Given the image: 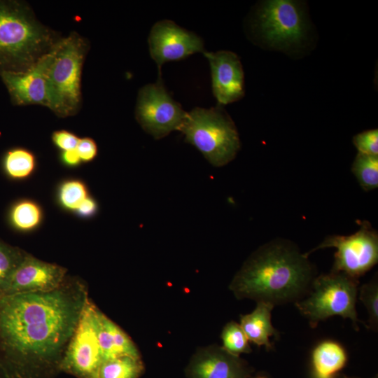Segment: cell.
<instances>
[{"mask_svg": "<svg viewBox=\"0 0 378 378\" xmlns=\"http://www.w3.org/2000/svg\"><path fill=\"white\" fill-rule=\"evenodd\" d=\"M255 25L267 46L281 50L300 45L307 31L302 7L290 0L264 1L257 11Z\"/></svg>", "mask_w": 378, "mask_h": 378, "instance_id": "obj_7", "label": "cell"}, {"mask_svg": "<svg viewBox=\"0 0 378 378\" xmlns=\"http://www.w3.org/2000/svg\"><path fill=\"white\" fill-rule=\"evenodd\" d=\"M179 130L216 167L232 160L240 147L233 121L220 107L193 108L186 113Z\"/></svg>", "mask_w": 378, "mask_h": 378, "instance_id": "obj_5", "label": "cell"}, {"mask_svg": "<svg viewBox=\"0 0 378 378\" xmlns=\"http://www.w3.org/2000/svg\"><path fill=\"white\" fill-rule=\"evenodd\" d=\"M61 160L65 165L69 167H76L81 162L76 149L63 151L61 155Z\"/></svg>", "mask_w": 378, "mask_h": 378, "instance_id": "obj_31", "label": "cell"}, {"mask_svg": "<svg viewBox=\"0 0 378 378\" xmlns=\"http://www.w3.org/2000/svg\"><path fill=\"white\" fill-rule=\"evenodd\" d=\"M148 45L150 55L159 69L167 62L183 59L195 52H205L201 37L169 20L158 21L152 27Z\"/></svg>", "mask_w": 378, "mask_h": 378, "instance_id": "obj_11", "label": "cell"}, {"mask_svg": "<svg viewBox=\"0 0 378 378\" xmlns=\"http://www.w3.org/2000/svg\"><path fill=\"white\" fill-rule=\"evenodd\" d=\"M144 372L141 358L120 356L103 360L94 378H140Z\"/></svg>", "mask_w": 378, "mask_h": 378, "instance_id": "obj_19", "label": "cell"}, {"mask_svg": "<svg viewBox=\"0 0 378 378\" xmlns=\"http://www.w3.org/2000/svg\"><path fill=\"white\" fill-rule=\"evenodd\" d=\"M135 113L142 128L155 139H160L174 130H179L187 113L173 99L159 79L140 89Z\"/></svg>", "mask_w": 378, "mask_h": 378, "instance_id": "obj_10", "label": "cell"}, {"mask_svg": "<svg viewBox=\"0 0 378 378\" xmlns=\"http://www.w3.org/2000/svg\"><path fill=\"white\" fill-rule=\"evenodd\" d=\"M76 150L83 162H90L94 159L97 155V146L95 141L90 138L79 139Z\"/></svg>", "mask_w": 378, "mask_h": 378, "instance_id": "obj_29", "label": "cell"}, {"mask_svg": "<svg viewBox=\"0 0 378 378\" xmlns=\"http://www.w3.org/2000/svg\"><path fill=\"white\" fill-rule=\"evenodd\" d=\"M352 172L363 190L377 188L378 156L358 153L352 164Z\"/></svg>", "mask_w": 378, "mask_h": 378, "instance_id": "obj_22", "label": "cell"}, {"mask_svg": "<svg viewBox=\"0 0 378 378\" xmlns=\"http://www.w3.org/2000/svg\"><path fill=\"white\" fill-rule=\"evenodd\" d=\"M185 374L187 378H248L252 370L240 356L211 344L197 349L185 368Z\"/></svg>", "mask_w": 378, "mask_h": 378, "instance_id": "obj_13", "label": "cell"}, {"mask_svg": "<svg viewBox=\"0 0 378 378\" xmlns=\"http://www.w3.org/2000/svg\"><path fill=\"white\" fill-rule=\"evenodd\" d=\"M344 348L338 342L324 340L312 353L313 378H336L347 362Z\"/></svg>", "mask_w": 378, "mask_h": 378, "instance_id": "obj_18", "label": "cell"}, {"mask_svg": "<svg viewBox=\"0 0 378 378\" xmlns=\"http://www.w3.org/2000/svg\"><path fill=\"white\" fill-rule=\"evenodd\" d=\"M329 247L336 248L331 272L343 273L356 279L369 271L378 260V235L365 222L354 234L330 236L304 255L308 258L311 253Z\"/></svg>", "mask_w": 378, "mask_h": 378, "instance_id": "obj_8", "label": "cell"}, {"mask_svg": "<svg viewBox=\"0 0 378 378\" xmlns=\"http://www.w3.org/2000/svg\"><path fill=\"white\" fill-rule=\"evenodd\" d=\"M97 211L96 201L88 196L77 208L76 212L81 217H90L95 214Z\"/></svg>", "mask_w": 378, "mask_h": 378, "instance_id": "obj_30", "label": "cell"}, {"mask_svg": "<svg viewBox=\"0 0 378 378\" xmlns=\"http://www.w3.org/2000/svg\"><path fill=\"white\" fill-rule=\"evenodd\" d=\"M223 347L229 353L239 356L251 351L249 340L240 326L235 321L227 323L221 332Z\"/></svg>", "mask_w": 378, "mask_h": 378, "instance_id": "obj_24", "label": "cell"}, {"mask_svg": "<svg viewBox=\"0 0 378 378\" xmlns=\"http://www.w3.org/2000/svg\"><path fill=\"white\" fill-rule=\"evenodd\" d=\"M66 269L27 253L0 293V297L19 293L47 292L65 281Z\"/></svg>", "mask_w": 378, "mask_h": 378, "instance_id": "obj_12", "label": "cell"}, {"mask_svg": "<svg viewBox=\"0 0 378 378\" xmlns=\"http://www.w3.org/2000/svg\"><path fill=\"white\" fill-rule=\"evenodd\" d=\"M359 300L368 311V328L372 330H377L378 327V284L377 280L363 284L360 287Z\"/></svg>", "mask_w": 378, "mask_h": 378, "instance_id": "obj_26", "label": "cell"}, {"mask_svg": "<svg viewBox=\"0 0 378 378\" xmlns=\"http://www.w3.org/2000/svg\"><path fill=\"white\" fill-rule=\"evenodd\" d=\"M96 328L103 360L120 356L141 358L130 337L98 307L96 309Z\"/></svg>", "mask_w": 378, "mask_h": 378, "instance_id": "obj_16", "label": "cell"}, {"mask_svg": "<svg viewBox=\"0 0 378 378\" xmlns=\"http://www.w3.org/2000/svg\"><path fill=\"white\" fill-rule=\"evenodd\" d=\"M86 47L83 39L72 33L59 39L49 52V108L59 116L73 115L80 106L81 73Z\"/></svg>", "mask_w": 378, "mask_h": 378, "instance_id": "obj_4", "label": "cell"}, {"mask_svg": "<svg viewBox=\"0 0 378 378\" xmlns=\"http://www.w3.org/2000/svg\"><path fill=\"white\" fill-rule=\"evenodd\" d=\"M353 143L358 153L378 156V130H370L357 134Z\"/></svg>", "mask_w": 378, "mask_h": 378, "instance_id": "obj_27", "label": "cell"}, {"mask_svg": "<svg viewBox=\"0 0 378 378\" xmlns=\"http://www.w3.org/2000/svg\"><path fill=\"white\" fill-rule=\"evenodd\" d=\"M86 284L0 297V372L4 378H54L83 308Z\"/></svg>", "mask_w": 378, "mask_h": 378, "instance_id": "obj_1", "label": "cell"}, {"mask_svg": "<svg viewBox=\"0 0 378 378\" xmlns=\"http://www.w3.org/2000/svg\"><path fill=\"white\" fill-rule=\"evenodd\" d=\"M211 74L212 90L219 104H227L244 95V71L239 57L227 50L204 52Z\"/></svg>", "mask_w": 378, "mask_h": 378, "instance_id": "obj_14", "label": "cell"}, {"mask_svg": "<svg viewBox=\"0 0 378 378\" xmlns=\"http://www.w3.org/2000/svg\"><path fill=\"white\" fill-rule=\"evenodd\" d=\"M27 253L0 240V293Z\"/></svg>", "mask_w": 378, "mask_h": 378, "instance_id": "obj_25", "label": "cell"}, {"mask_svg": "<svg viewBox=\"0 0 378 378\" xmlns=\"http://www.w3.org/2000/svg\"><path fill=\"white\" fill-rule=\"evenodd\" d=\"M358 279L343 273L331 272L320 275L313 280L309 295L296 301L295 305L312 328L330 316H340L349 318L358 330Z\"/></svg>", "mask_w": 378, "mask_h": 378, "instance_id": "obj_6", "label": "cell"}, {"mask_svg": "<svg viewBox=\"0 0 378 378\" xmlns=\"http://www.w3.org/2000/svg\"><path fill=\"white\" fill-rule=\"evenodd\" d=\"M248 378H269L268 377L263 374H251Z\"/></svg>", "mask_w": 378, "mask_h": 378, "instance_id": "obj_32", "label": "cell"}, {"mask_svg": "<svg viewBox=\"0 0 378 378\" xmlns=\"http://www.w3.org/2000/svg\"><path fill=\"white\" fill-rule=\"evenodd\" d=\"M42 217L40 206L30 200L15 202L8 215L11 225L21 232H28L36 228L41 223Z\"/></svg>", "mask_w": 378, "mask_h": 378, "instance_id": "obj_20", "label": "cell"}, {"mask_svg": "<svg viewBox=\"0 0 378 378\" xmlns=\"http://www.w3.org/2000/svg\"><path fill=\"white\" fill-rule=\"evenodd\" d=\"M97 308L89 298L62 361V372L77 378H94L103 361L96 328Z\"/></svg>", "mask_w": 378, "mask_h": 378, "instance_id": "obj_9", "label": "cell"}, {"mask_svg": "<svg viewBox=\"0 0 378 378\" xmlns=\"http://www.w3.org/2000/svg\"><path fill=\"white\" fill-rule=\"evenodd\" d=\"M274 305L269 302H257L254 310L240 317V326L249 342L258 346H265L267 349L272 348L270 337L276 336V330L271 321L272 310Z\"/></svg>", "mask_w": 378, "mask_h": 378, "instance_id": "obj_17", "label": "cell"}, {"mask_svg": "<svg viewBox=\"0 0 378 378\" xmlns=\"http://www.w3.org/2000/svg\"><path fill=\"white\" fill-rule=\"evenodd\" d=\"M49 52L23 72H4L1 76L14 103L19 105L40 104L50 108L47 78Z\"/></svg>", "mask_w": 378, "mask_h": 378, "instance_id": "obj_15", "label": "cell"}, {"mask_svg": "<svg viewBox=\"0 0 378 378\" xmlns=\"http://www.w3.org/2000/svg\"><path fill=\"white\" fill-rule=\"evenodd\" d=\"M0 378H4L1 372H0Z\"/></svg>", "mask_w": 378, "mask_h": 378, "instance_id": "obj_34", "label": "cell"}, {"mask_svg": "<svg viewBox=\"0 0 378 378\" xmlns=\"http://www.w3.org/2000/svg\"><path fill=\"white\" fill-rule=\"evenodd\" d=\"M307 257L286 243L274 242L253 253L237 272L229 288L238 299L275 304L296 300L311 284Z\"/></svg>", "mask_w": 378, "mask_h": 378, "instance_id": "obj_2", "label": "cell"}, {"mask_svg": "<svg viewBox=\"0 0 378 378\" xmlns=\"http://www.w3.org/2000/svg\"><path fill=\"white\" fill-rule=\"evenodd\" d=\"M336 378H354V377H347L346 375H342V374H338Z\"/></svg>", "mask_w": 378, "mask_h": 378, "instance_id": "obj_33", "label": "cell"}, {"mask_svg": "<svg viewBox=\"0 0 378 378\" xmlns=\"http://www.w3.org/2000/svg\"><path fill=\"white\" fill-rule=\"evenodd\" d=\"M36 167V158L29 150L15 148L9 150L3 159V169L10 178L19 180L29 177Z\"/></svg>", "mask_w": 378, "mask_h": 378, "instance_id": "obj_21", "label": "cell"}, {"mask_svg": "<svg viewBox=\"0 0 378 378\" xmlns=\"http://www.w3.org/2000/svg\"><path fill=\"white\" fill-rule=\"evenodd\" d=\"M85 184L78 179H69L59 185L57 199L59 204L66 210L75 211L88 197Z\"/></svg>", "mask_w": 378, "mask_h": 378, "instance_id": "obj_23", "label": "cell"}, {"mask_svg": "<svg viewBox=\"0 0 378 378\" xmlns=\"http://www.w3.org/2000/svg\"><path fill=\"white\" fill-rule=\"evenodd\" d=\"M57 41L24 4L0 1V75L28 70Z\"/></svg>", "mask_w": 378, "mask_h": 378, "instance_id": "obj_3", "label": "cell"}, {"mask_svg": "<svg viewBox=\"0 0 378 378\" xmlns=\"http://www.w3.org/2000/svg\"><path fill=\"white\" fill-rule=\"evenodd\" d=\"M52 139L57 148L64 151L76 149L80 139L70 132L59 130L52 134Z\"/></svg>", "mask_w": 378, "mask_h": 378, "instance_id": "obj_28", "label": "cell"}]
</instances>
